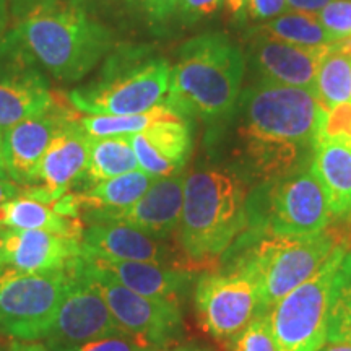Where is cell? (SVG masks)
<instances>
[{"mask_svg":"<svg viewBox=\"0 0 351 351\" xmlns=\"http://www.w3.org/2000/svg\"><path fill=\"white\" fill-rule=\"evenodd\" d=\"M46 77L80 82L117 46L114 33L88 12L83 0H52L3 33Z\"/></svg>","mask_w":351,"mask_h":351,"instance_id":"6da1fadb","label":"cell"},{"mask_svg":"<svg viewBox=\"0 0 351 351\" xmlns=\"http://www.w3.org/2000/svg\"><path fill=\"white\" fill-rule=\"evenodd\" d=\"M245 65L244 52L226 34H199L176 51L165 103L186 119L195 116L208 124L230 119L243 91Z\"/></svg>","mask_w":351,"mask_h":351,"instance_id":"7a4b0ae2","label":"cell"},{"mask_svg":"<svg viewBox=\"0 0 351 351\" xmlns=\"http://www.w3.org/2000/svg\"><path fill=\"white\" fill-rule=\"evenodd\" d=\"M249 228L247 192L238 174L197 169L186 174L178 241L192 267H208Z\"/></svg>","mask_w":351,"mask_h":351,"instance_id":"3957f363","label":"cell"},{"mask_svg":"<svg viewBox=\"0 0 351 351\" xmlns=\"http://www.w3.org/2000/svg\"><path fill=\"white\" fill-rule=\"evenodd\" d=\"M171 65L150 46L119 44L96 75L69 93L83 116H134L161 104L169 90Z\"/></svg>","mask_w":351,"mask_h":351,"instance_id":"277c9868","label":"cell"},{"mask_svg":"<svg viewBox=\"0 0 351 351\" xmlns=\"http://www.w3.org/2000/svg\"><path fill=\"white\" fill-rule=\"evenodd\" d=\"M339 244L337 234L320 231L309 236H280L245 230L223 254V263H239L256 275L269 311L317 271Z\"/></svg>","mask_w":351,"mask_h":351,"instance_id":"5b68a950","label":"cell"},{"mask_svg":"<svg viewBox=\"0 0 351 351\" xmlns=\"http://www.w3.org/2000/svg\"><path fill=\"white\" fill-rule=\"evenodd\" d=\"M239 134L314 152L326 108L304 88L257 82L241 91Z\"/></svg>","mask_w":351,"mask_h":351,"instance_id":"8992f818","label":"cell"},{"mask_svg":"<svg viewBox=\"0 0 351 351\" xmlns=\"http://www.w3.org/2000/svg\"><path fill=\"white\" fill-rule=\"evenodd\" d=\"M249 226L280 236H309L324 231L330 221V207L322 184L306 166L271 182H263L247 199Z\"/></svg>","mask_w":351,"mask_h":351,"instance_id":"52a82bcc","label":"cell"},{"mask_svg":"<svg viewBox=\"0 0 351 351\" xmlns=\"http://www.w3.org/2000/svg\"><path fill=\"white\" fill-rule=\"evenodd\" d=\"M345 252V245L337 244L311 278L289 291L269 311L278 351H320L327 343L332 283Z\"/></svg>","mask_w":351,"mask_h":351,"instance_id":"ba28073f","label":"cell"},{"mask_svg":"<svg viewBox=\"0 0 351 351\" xmlns=\"http://www.w3.org/2000/svg\"><path fill=\"white\" fill-rule=\"evenodd\" d=\"M75 267L47 274L0 267V332L16 340L46 339Z\"/></svg>","mask_w":351,"mask_h":351,"instance_id":"9c48e42d","label":"cell"},{"mask_svg":"<svg viewBox=\"0 0 351 351\" xmlns=\"http://www.w3.org/2000/svg\"><path fill=\"white\" fill-rule=\"evenodd\" d=\"M194 301L202 328L218 340H231L256 315L267 313L256 275L239 263H221L200 275Z\"/></svg>","mask_w":351,"mask_h":351,"instance_id":"30bf717a","label":"cell"},{"mask_svg":"<svg viewBox=\"0 0 351 351\" xmlns=\"http://www.w3.org/2000/svg\"><path fill=\"white\" fill-rule=\"evenodd\" d=\"M83 271L101 293L119 327L132 339L165 350L184 330L181 302L138 295L83 256Z\"/></svg>","mask_w":351,"mask_h":351,"instance_id":"8fae6325","label":"cell"},{"mask_svg":"<svg viewBox=\"0 0 351 351\" xmlns=\"http://www.w3.org/2000/svg\"><path fill=\"white\" fill-rule=\"evenodd\" d=\"M82 261L73 270L46 337L47 341L56 345H83L106 337L127 335L116 322L101 293L83 271Z\"/></svg>","mask_w":351,"mask_h":351,"instance_id":"7c38bea8","label":"cell"},{"mask_svg":"<svg viewBox=\"0 0 351 351\" xmlns=\"http://www.w3.org/2000/svg\"><path fill=\"white\" fill-rule=\"evenodd\" d=\"M49 80L8 39L0 36V130L54 104Z\"/></svg>","mask_w":351,"mask_h":351,"instance_id":"4fadbf2b","label":"cell"},{"mask_svg":"<svg viewBox=\"0 0 351 351\" xmlns=\"http://www.w3.org/2000/svg\"><path fill=\"white\" fill-rule=\"evenodd\" d=\"M186 171L165 178H156L148 191L130 207L116 212H90L82 215V221L124 223L147 232L153 238L166 241L178 231L184 202Z\"/></svg>","mask_w":351,"mask_h":351,"instance_id":"5bb4252c","label":"cell"},{"mask_svg":"<svg viewBox=\"0 0 351 351\" xmlns=\"http://www.w3.org/2000/svg\"><path fill=\"white\" fill-rule=\"evenodd\" d=\"M90 135L82 129L75 117H70L57 130L52 142L44 153L38 168L36 184L21 186V197L43 202L51 205L52 202L67 194L69 189L80 181L88 160Z\"/></svg>","mask_w":351,"mask_h":351,"instance_id":"9a60e30c","label":"cell"},{"mask_svg":"<svg viewBox=\"0 0 351 351\" xmlns=\"http://www.w3.org/2000/svg\"><path fill=\"white\" fill-rule=\"evenodd\" d=\"M328 47L296 46L256 29L249 39L245 64L258 82L304 88L315 95L317 69Z\"/></svg>","mask_w":351,"mask_h":351,"instance_id":"2e32d148","label":"cell"},{"mask_svg":"<svg viewBox=\"0 0 351 351\" xmlns=\"http://www.w3.org/2000/svg\"><path fill=\"white\" fill-rule=\"evenodd\" d=\"M83 258L80 239L47 231L5 228L0 267L23 274H47L75 267Z\"/></svg>","mask_w":351,"mask_h":351,"instance_id":"e0dca14e","label":"cell"},{"mask_svg":"<svg viewBox=\"0 0 351 351\" xmlns=\"http://www.w3.org/2000/svg\"><path fill=\"white\" fill-rule=\"evenodd\" d=\"M69 112L52 104L3 130V155L8 178L19 186H34L38 168L57 130L67 122Z\"/></svg>","mask_w":351,"mask_h":351,"instance_id":"ac0fdd59","label":"cell"},{"mask_svg":"<svg viewBox=\"0 0 351 351\" xmlns=\"http://www.w3.org/2000/svg\"><path fill=\"white\" fill-rule=\"evenodd\" d=\"M83 256L114 262H150L160 265L186 267L173 249L137 228L124 223H90L82 238ZM189 269V267H187Z\"/></svg>","mask_w":351,"mask_h":351,"instance_id":"d6986e66","label":"cell"},{"mask_svg":"<svg viewBox=\"0 0 351 351\" xmlns=\"http://www.w3.org/2000/svg\"><path fill=\"white\" fill-rule=\"evenodd\" d=\"M132 147L140 169L153 178L184 171L192 152V130L186 117L161 119L132 135Z\"/></svg>","mask_w":351,"mask_h":351,"instance_id":"ffe728a7","label":"cell"},{"mask_svg":"<svg viewBox=\"0 0 351 351\" xmlns=\"http://www.w3.org/2000/svg\"><path fill=\"white\" fill-rule=\"evenodd\" d=\"M86 258L106 270L125 288L155 300L181 302V298L194 283V270L187 267L160 265L150 262H114L95 257Z\"/></svg>","mask_w":351,"mask_h":351,"instance_id":"44dd1931","label":"cell"},{"mask_svg":"<svg viewBox=\"0 0 351 351\" xmlns=\"http://www.w3.org/2000/svg\"><path fill=\"white\" fill-rule=\"evenodd\" d=\"M311 168L326 191L330 215L335 219L351 217V147L319 140Z\"/></svg>","mask_w":351,"mask_h":351,"instance_id":"7402d4cb","label":"cell"},{"mask_svg":"<svg viewBox=\"0 0 351 351\" xmlns=\"http://www.w3.org/2000/svg\"><path fill=\"white\" fill-rule=\"evenodd\" d=\"M0 226L10 230L47 231L80 241L85 232L82 219L62 217L51 205L28 197H16L0 205Z\"/></svg>","mask_w":351,"mask_h":351,"instance_id":"603a6c76","label":"cell"},{"mask_svg":"<svg viewBox=\"0 0 351 351\" xmlns=\"http://www.w3.org/2000/svg\"><path fill=\"white\" fill-rule=\"evenodd\" d=\"M137 169L140 166L132 147V135L90 137L86 166L78 182L86 191L95 184Z\"/></svg>","mask_w":351,"mask_h":351,"instance_id":"cb8c5ba5","label":"cell"},{"mask_svg":"<svg viewBox=\"0 0 351 351\" xmlns=\"http://www.w3.org/2000/svg\"><path fill=\"white\" fill-rule=\"evenodd\" d=\"M156 178L142 169L117 176L99 184H95L83 192H77L80 215L90 212H116L135 204Z\"/></svg>","mask_w":351,"mask_h":351,"instance_id":"d4e9b609","label":"cell"},{"mask_svg":"<svg viewBox=\"0 0 351 351\" xmlns=\"http://www.w3.org/2000/svg\"><path fill=\"white\" fill-rule=\"evenodd\" d=\"M315 96L330 111L343 103H351V44L350 39L328 47L320 59L315 78Z\"/></svg>","mask_w":351,"mask_h":351,"instance_id":"484cf974","label":"cell"},{"mask_svg":"<svg viewBox=\"0 0 351 351\" xmlns=\"http://www.w3.org/2000/svg\"><path fill=\"white\" fill-rule=\"evenodd\" d=\"M257 32L304 47H328L341 41L320 25L317 16L306 15V13L287 12L263 23L261 28H257Z\"/></svg>","mask_w":351,"mask_h":351,"instance_id":"4316f807","label":"cell"},{"mask_svg":"<svg viewBox=\"0 0 351 351\" xmlns=\"http://www.w3.org/2000/svg\"><path fill=\"white\" fill-rule=\"evenodd\" d=\"M327 343H351V252L346 251L333 276L328 304Z\"/></svg>","mask_w":351,"mask_h":351,"instance_id":"83f0119b","label":"cell"},{"mask_svg":"<svg viewBox=\"0 0 351 351\" xmlns=\"http://www.w3.org/2000/svg\"><path fill=\"white\" fill-rule=\"evenodd\" d=\"M181 116L169 106L161 103L150 111L134 116H83L78 119L82 129L90 137H112V135H134L150 127L155 122L168 117Z\"/></svg>","mask_w":351,"mask_h":351,"instance_id":"f1b7e54d","label":"cell"},{"mask_svg":"<svg viewBox=\"0 0 351 351\" xmlns=\"http://www.w3.org/2000/svg\"><path fill=\"white\" fill-rule=\"evenodd\" d=\"M230 351H278L269 313H262L230 340Z\"/></svg>","mask_w":351,"mask_h":351,"instance_id":"f546056e","label":"cell"},{"mask_svg":"<svg viewBox=\"0 0 351 351\" xmlns=\"http://www.w3.org/2000/svg\"><path fill=\"white\" fill-rule=\"evenodd\" d=\"M319 140L351 147V103H343L326 112Z\"/></svg>","mask_w":351,"mask_h":351,"instance_id":"4dcf8cb0","label":"cell"},{"mask_svg":"<svg viewBox=\"0 0 351 351\" xmlns=\"http://www.w3.org/2000/svg\"><path fill=\"white\" fill-rule=\"evenodd\" d=\"M315 16L324 28L341 41L351 38V0H333Z\"/></svg>","mask_w":351,"mask_h":351,"instance_id":"1f68e13d","label":"cell"},{"mask_svg":"<svg viewBox=\"0 0 351 351\" xmlns=\"http://www.w3.org/2000/svg\"><path fill=\"white\" fill-rule=\"evenodd\" d=\"M57 351H161L153 348V346L142 343V341L132 339L129 335H114L106 339L90 341L83 345H56Z\"/></svg>","mask_w":351,"mask_h":351,"instance_id":"d6a6232c","label":"cell"},{"mask_svg":"<svg viewBox=\"0 0 351 351\" xmlns=\"http://www.w3.org/2000/svg\"><path fill=\"white\" fill-rule=\"evenodd\" d=\"M152 25H165L178 16L182 0H137Z\"/></svg>","mask_w":351,"mask_h":351,"instance_id":"836d02e7","label":"cell"},{"mask_svg":"<svg viewBox=\"0 0 351 351\" xmlns=\"http://www.w3.org/2000/svg\"><path fill=\"white\" fill-rule=\"evenodd\" d=\"M219 5L221 0H182L178 19L182 25H194L207 16H212Z\"/></svg>","mask_w":351,"mask_h":351,"instance_id":"e575fe53","label":"cell"},{"mask_svg":"<svg viewBox=\"0 0 351 351\" xmlns=\"http://www.w3.org/2000/svg\"><path fill=\"white\" fill-rule=\"evenodd\" d=\"M47 2H52V0H0V19H2L5 28H8L12 23L23 19L34 8Z\"/></svg>","mask_w":351,"mask_h":351,"instance_id":"d590c367","label":"cell"},{"mask_svg":"<svg viewBox=\"0 0 351 351\" xmlns=\"http://www.w3.org/2000/svg\"><path fill=\"white\" fill-rule=\"evenodd\" d=\"M249 15L256 20H274L289 10L287 0H249Z\"/></svg>","mask_w":351,"mask_h":351,"instance_id":"8d00e7d4","label":"cell"},{"mask_svg":"<svg viewBox=\"0 0 351 351\" xmlns=\"http://www.w3.org/2000/svg\"><path fill=\"white\" fill-rule=\"evenodd\" d=\"M288 8L291 12L306 13V15H317L333 0H287Z\"/></svg>","mask_w":351,"mask_h":351,"instance_id":"74e56055","label":"cell"},{"mask_svg":"<svg viewBox=\"0 0 351 351\" xmlns=\"http://www.w3.org/2000/svg\"><path fill=\"white\" fill-rule=\"evenodd\" d=\"M7 351H57L54 345L47 340H16L12 339L7 345Z\"/></svg>","mask_w":351,"mask_h":351,"instance_id":"f35d334b","label":"cell"},{"mask_svg":"<svg viewBox=\"0 0 351 351\" xmlns=\"http://www.w3.org/2000/svg\"><path fill=\"white\" fill-rule=\"evenodd\" d=\"M21 194H23V187L19 184L7 181V179H0V205L16 199V197H21Z\"/></svg>","mask_w":351,"mask_h":351,"instance_id":"ab89813d","label":"cell"},{"mask_svg":"<svg viewBox=\"0 0 351 351\" xmlns=\"http://www.w3.org/2000/svg\"><path fill=\"white\" fill-rule=\"evenodd\" d=\"M228 12L234 16H241L249 5V0H225Z\"/></svg>","mask_w":351,"mask_h":351,"instance_id":"60d3db41","label":"cell"},{"mask_svg":"<svg viewBox=\"0 0 351 351\" xmlns=\"http://www.w3.org/2000/svg\"><path fill=\"white\" fill-rule=\"evenodd\" d=\"M163 351H215V350L208 348V346H205V345H200V343H184V345L173 346V348L163 350Z\"/></svg>","mask_w":351,"mask_h":351,"instance_id":"b9f144b4","label":"cell"},{"mask_svg":"<svg viewBox=\"0 0 351 351\" xmlns=\"http://www.w3.org/2000/svg\"><path fill=\"white\" fill-rule=\"evenodd\" d=\"M0 179H7L10 181L7 173V166H5V155H3V132L0 130Z\"/></svg>","mask_w":351,"mask_h":351,"instance_id":"7bdbcfd3","label":"cell"},{"mask_svg":"<svg viewBox=\"0 0 351 351\" xmlns=\"http://www.w3.org/2000/svg\"><path fill=\"white\" fill-rule=\"evenodd\" d=\"M320 351H351V343H330Z\"/></svg>","mask_w":351,"mask_h":351,"instance_id":"ee69618b","label":"cell"},{"mask_svg":"<svg viewBox=\"0 0 351 351\" xmlns=\"http://www.w3.org/2000/svg\"><path fill=\"white\" fill-rule=\"evenodd\" d=\"M3 234H5V228L0 226V252H2V245H3Z\"/></svg>","mask_w":351,"mask_h":351,"instance_id":"f6af8a7d","label":"cell"},{"mask_svg":"<svg viewBox=\"0 0 351 351\" xmlns=\"http://www.w3.org/2000/svg\"><path fill=\"white\" fill-rule=\"evenodd\" d=\"M5 25H3V21H2V19H0V36H2L3 33H5Z\"/></svg>","mask_w":351,"mask_h":351,"instance_id":"bcb514c9","label":"cell"},{"mask_svg":"<svg viewBox=\"0 0 351 351\" xmlns=\"http://www.w3.org/2000/svg\"><path fill=\"white\" fill-rule=\"evenodd\" d=\"M125 2H137V0H125Z\"/></svg>","mask_w":351,"mask_h":351,"instance_id":"7dc6e473","label":"cell"},{"mask_svg":"<svg viewBox=\"0 0 351 351\" xmlns=\"http://www.w3.org/2000/svg\"><path fill=\"white\" fill-rule=\"evenodd\" d=\"M350 44H351V38H350Z\"/></svg>","mask_w":351,"mask_h":351,"instance_id":"c3c4849f","label":"cell"}]
</instances>
